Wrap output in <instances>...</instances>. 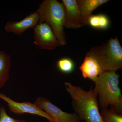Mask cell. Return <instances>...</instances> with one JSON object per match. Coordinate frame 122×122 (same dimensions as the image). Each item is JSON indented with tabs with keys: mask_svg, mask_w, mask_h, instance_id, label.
<instances>
[{
	"mask_svg": "<svg viewBox=\"0 0 122 122\" xmlns=\"http://www.w3.org/2000/svg\"><path fill=\"white\" fill-rule=\"evenodd\" d=\"M119 75L116 71L103 72L92 80L95 86L94 93L98 96L101 108H108L122 115V95L119 87Z\"/></svg>",
	"mask_w": 122,
	"mask_h": 122,
	"instance_id": "obj_1",
	"label": "cell"
},
{
	"mask_svg": "<svg viewBox=\"0 0 122 122\" xmlns=\"http://www.w3.org/2000/svg\"><path fill=\"white\" fill-rule=\"evenodd\" d=\"M66 91L72 98V106L80 121L103 122L99 110L97 96L91 86L89 91L80 86H74L69 82L64 83Z\"/></svg>",
	"mask_w": 122,
	"mask_h": 122,
	"instance_id": "obj_2",
	"label": "cell"
},
{
	"mask_svg": "<svg viewBox=\"0 0 122 122\" xmlns=\"http://www.w3.org/2000/svg\"><path fill=\"white\" fill-rule=\"evenodd\" d=\"M36 12L38 24L45 22L50 26L61 46L66 44L64 31L65 10L62 2L57 0H44Z\"/></svg>",
	"mask_w": 122,
	"mask_h": 122,
	"instance_id": "obj_3",
	"label": "cell"
},
{
	"mask_svg": "<svg viewBox=\"0 0 122 122\" xmlns=\"http://www.w3.org/2000/svg\"><path fill=\"white\" fill-rule=\"evenodd\" d=\"M86 56L95 59L103 72L116 71L122 68V48L117 37L91 48Z\"/></svg>",
	"mask_w": 122,
	"mask_h": 122,
	"instance_id": "obj_4",
	"label": "cell"
},
{
	"mask_svg": "<svg viewBox=\"0 0 122 122\" xmlns=\"http://www.w3.org/2000/svg\"><path fill=\"white\" fill-rule=\"evenodd\" d=\"M34 103L51 116L54 122H81L75 113H69L62 111L50 100L44 97H38Z\"/></svg>",
	"mask_w": 122,
	"mask_h": 122,
	"instance_id": "obj_5",
	"label": "cell"
},
{
	"mask_svg": "<svg viewBox=\"0 0 122 122\" xmlns=\"http://www.w3.org/2000/svg\"><path fill=\"white\" fill-rule=\"evenodd\" d=\"M34 30V42L41 49L51 50L61 46L52 30L45 22L38 24Z\"/></svg>",
	"mask_w": 122,
	"mask_h": 122,
	"instance_id": "obj_6",
	"label": "cell"
},
{
	"mask_svg": "<svg viewBox=\"0 0 122 122\" xmlns=\"http://www.w3.org/2000/svg\"><path fill=\"white\" fill-rule=\"evenodd\" d=\"M0 98L8 103L10 110L14 114L21 115L28 113L36 115L45 118L49 122H54L51 116L38 107L34 103L28 102L22 103L17 102L1 93H0Z\"/></svg>",
	"mask_w": 122,
	"mask_h": 122,
	"instance_id": "obj_7",
	"label": "cell"
},
{
	"mask_svg": "<svg viewBox=\"0 0 122 122\" xmlns=\"http://www.w3.org/2000/svg\"><path fill=\"white\" fill-rule=\"evenodd\" d=\"M65 10L64 27L76 29L83 26L77 0H62Z\"/></svg>",
	"mask_w": 122,
	"mask_h": 122,
	"instance_id": "obj_8",
	"label": "cell"
},
{
	"mask_svg": "<svg viewBox=\"0 0 122 122\" xmlns=\"http://www.w3.org/2000/svg\"><path fill=\"white\" fill-rule=\"evenodd\" d=\"M39 20V15L37 13L33 12L20 21H8L5 25V29L8 32L21 35L28 29L35 28L38 24Z\"/></svg>",
	"mask_w": 122,
	"mask_h": 122,
	"instance_id": "obj_9",
	"label": "cell"
},
{
	"mask_svg": "<svg viewBox=\"0 0 122 122\" xmlns=\"http://www.w3.org/2000/svg\"><path fill=\"white\" fill-rule=\"evenodd\" d=\"M109 1L108 0H77L83 26L87 25L88 19L95 9Z\"/></svg>",
	"mask_w": 122,
	"mask_h": 122,
	"instance_id": "obj_10",
	"label": "cell"
},
{
	"mask_svg": "<svg viewBox=\"0 0 122 122\" xmlns=\"http://www.w3.org/2000/svg\"><path fill=\"white\" fill-rule=\"evenodd\" d=\"M79 69L83 78L89 79L92 81L103 72L96 60L86 55Z\"/></svg>",
	"mask_w": 122,
	"mask_h": 122,
	"instance_id": "obj_11",
	"label": "cell"
},
{
	"mask_svg": "<svg viewBox=\"0 0 122 122\" xmlns=\"http://www.w3.org/2000/svg\"><path fill=\"white\" fill-rule=\"evenodd\" d=\"M11 63L10 56L2 51H0V88L4 86L9 78Z\"/></svg>",
	"mask_w": 122,
	"mask_h": 122,
	"instance_id": "obj_12",
	"label": "cell"
},
{
	"mask_svg": "<svg viewBox=\"0 0 122 122\" xmlns=\"http://www.w3.org/2000/svg\"><path fill=\"white\" fill-rule=\"evenodd\" d=\"M100 30H106L109 28L110 20L109 17L103 14L92 15L88 19L87 25Z\"/></svg>",
	"mask_w": 122,
	"mask_h": 122,
	"instance_id": "obj_13",
	"label": "cell"
},
{
	"mask_svg": "<svg viewBox=\"0 0 122 122\" xmlns=\"http://www.w3.org/2000/svg\"><path fill=\"white\" fill-rule=\"evenodd\" d=\"M57 66L60 72L66 74H69L73 72L75 68L74 61L71 58L64 57L58 60Z\"/></svg>",
	"mask_w": 122,
	"mask_h": 122,
	"instance_id": "obj_14",
	"label": "cell"
},
{
	"mask_svg": "<svg viewBox=\"0 0 122 122\" xmlns=\"http://www.w3.org/2000/svg\"><path fill=\"white\" fill-rule=\"evenodd\" d=\"M100 114L103 122H122V115L108 108H102Z\"/></svg>",
	"mask_w": 122,
	"mask_h": 122,
	"instance_id": "obj_15",
	"label": "cell"
},
{
	"mask_svg": "<svg viewBox=\"0 0 122 122\" xmlns=\"http://www.w3.org/2000/svg\"><path fill=\"white\" fill-rule=\"evenodd\" d=\"M0 122H26L23 120L16 119L8 115L4 107L0 108Z\"/></svg>",
	"mask_w": 122,
	"mask_h": 122,
	"instance_id": "obj_16",
	"label": "cell"
},
{
	"mask_svg": "<svg viewBox=\"0 0 122 122\" xmlns=\"http://www.w3.org/2000/svg\"></svg>",
	"mask_w": 122,
	"mask_h": 122,
	"instance_id": "obj_17",
	"label": "cell"
}]
</instances>
